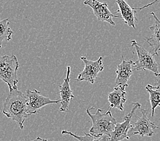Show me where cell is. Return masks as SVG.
<instances>
[{"mask_svg":"<svg viewBox=\"0 0 160 141\" xmlns=\"http://www.w3.org/2000/svg\"><path fill=\"white\" fill-rule=\"evenodd\" d=\"M28 102L26 94L18 89H12L10 90L3 106V115L17 122L21 129H23L24 122L29 116Z\"/></svg>","mask_w":160,"mask_h":141,"instance_id":"obj_1","label":"cell"},{"mask_svg":"<svg viewBox=\"0 0 160 141\" xmlns=\"http://www.w3.org/2000/svg\"><path fill=\"white\" fill-rule=\"evenodd\" d=\"M95 106L87 109V113L92 121V127L90 129V134L92 135H107L110 136L117 124V121L111 113V109L105 113H102L101 109H98L95 113H91L90 110Z\"/></svg>","mask_w":160,"mask_h":141,"instance_id":"obj_2","label":"cell"},{"mask_svg":"<svg viewBox=\"0 0 160 141\" xmlns=\"http://www.w3.org/2000/svg\"><path fill=\"white\" fill-rule=\"evenodd\" d=\"M18 68L19 63L14 54L0 56V79L6 83L10 90L18 89L17 71Z\"/></svg>","mask_w":160,"mask_h":141,"instance_id":"obj_3","label":"cell"},{"mask_svg":"<svg viewBox=\"0 0 160 141\" xmlns=\"http://www.w3.org/2000/svg\"><path fill=\"white\" fill-rule=\"evenodd\" d=\"M131 45L134 47L138 55V60L134 63V71H149L158 76L159 74V65L154 59L155 55L148 52L136 40L131 41Z\"/></svg>","mask_w":160,"mask_h":141,"instance_id":"obj_4","label":"cell"},{"mask_svg":"<svg viewBox=\"0 0 160 141\" xmlns=\"http://www.w3.org/2000/svg\"><path fill=\"white\" fill-rule=\"evenodd\" d=\"M81 60L85 64V68L83 71L79 73L78 78L75 80L77 82L85 81L93 84L98 73L102 72L104 68V66L102 63V57L100 56L95 61L89 60L85 56H81Z\"/></svg>","mask_w":160,"mask_h":141,"instance_id":"obj_5","label":"cell"},{"mask_svg":"<svg viewBox=\"0 0 160 141\" xmlns=\"http://www.w3.org/2000/svg\"><path fill=\"white\" fill-rule=\"evenodd\" d=\"M140 113L142 115L136 122L132 125V128L129 129L128 135H140L141 136H153L155 134L154 130L158 129L159 127L151 121L147 117V110L140 108Z\"/></svg>","mask_w":160,"mask_h":141,"instance_id":"obj_6","label":"cell"},{"mask_svg":"<svg viewBox=\"0 0 160 141\" xmlns=\"http://www.w3.org/2000/svg\"><path fill=\"white\" fill-rule=\"evenodd\" d=\"M140 107L141 105L139 102H134L133 103V107L131 111L128 113L127 115H125L123 118L124 121L123 122L117 123L115 129L109 137L108 141H121L125 139H129L128 132L132 127V125L131 124L132 117L136 110Z\"/></svg>","mask_w":160,"mask_h":141,"instance_id":"obj_7","label":"cell"},{"mask_svg":"<svg viewBox=\"0 0 160 141\" xmlns=\"http://www.w3.org/2000/svg\"><path fill=\"white\" fill-rule=\"evenodd\" d=\"M26 95L28 99V113L29 116L36 114L40 109L48 105L58 104L59 100H51L48 97H45L41 94L40 92L36 89L33 90H27Z\"/></svg>","mask_w":160,"mask_h":141,"instance_id":"obj_8","label":"cell"},{"mask_svg":"<svg viewBox=\"0 0 160 141\" xmlns=\"http://www.w3.org/2000/svg\"><path fill=\"white\" fill-rule=\"evenodd\" d=\"M84 4L89 6L92 8L95 16L99 21L106 22L112 25H115V22L113 21L112 18L114 17L120 18L111 13L106 2L102 3L98 0H86L84 2Z\"/></svg>","mask_w":160,"mask_h":141,"instance_id":"obj_9","label":"cell"},{"mask_svg":"<svg viewBox=\"0 0 160 141\" xmlns=\"http://www.w3.org/2000/svg\"><path fill=\"white\" fill-rule=\"evenodd\" d=\"M122 62L118 64L117 67V78L115 83L117 86H121L124 88L128 86V81L134 71V62L132 60H125L124 56H122Z\"/></svg>","mask_w":160,"mask_h":141,"instance_id":"obj_10","label":"cell"},{"mask_svg":"<svg viewBox=\"0 0 160 141\" xmlns=\"http://www.w3.org/2000/svg\"><path fill=\"white\" fill-rule=\"evenodd\" d=\"M70 66L67 67V73L65 78L62 84L59 85V94H60V103L61 106L59 110L62 112L68 111L69 110V105L70 101L74 98L75 96L73 94V92L71 90L70 82Z\"/></svg>","mask_w":160,"mask_h":141,"instance_id":"obj_11","label":"cell"},{"mask_svg":"<svg viewBox=\"0 0 160 141\" xmlns=\"http://www.w3.org/2000/svg\"><path fill=\"white\" fill-rule=\"evenodd\" d=\"M115 2L119 6V10L116 12L121 14L120 18L123 19L125 24L136 29V23L138 21L136 16L137 10L132 7L125 0H115Z\"/></svg>","mask_w":160,"mask_h":141,"instance_id":"obj_12","label":"cell"},{"mask_svg":"<svg viewBox=\"0 0 160 141\" xmlns=\"http://www.w3.org/2000/svg\"><path fill=\"white\" fill-rule=\"evenodd\" d=\"M151 14L154 18V25L149 27L151 32V36L145 37L144 40L152 48V52L155 55H158V51H160V20L156 16L155 12Z\"/></svg>","mask_w":160,"mask_h":141,"instance_id":"obj_13","label":"cell"},{"mask_svg":"<svg viewBox=\"0 0 160 141\" xmlns=\"http://www.w3.org/2000/svg\"><path fill=\"white\" fill-rule=\"evenodd\" d=\"M126 94L127 92L124 87L121 86L115 87L112 92L108 94V100L110 103L109 108H116L123 111L124 105L127 101Z\"/></svg>","mask_w":160,"mask_h":141,"instance_id":"obj_14","label":"cell"},{"mask_svg":"<svg viewBox=\"0 0 160 141\" xmlns=\"http://www.w3.org/2000/svg\"><path fill=\"white\" fill-rule=\"evenodd\" d=\"M145 89L149 93V100L151 105V117L155 115V109L158 106H160V86L147 85Z\"/></svg>","mask_w":160,"mask_h":141,"instance_id":"obj_15","label":"cell"},{"mask_svg":"<svg viewBox=\"0 0 160 141\" xmlns=\"http://www.w3.org/2000/svg\"><path fill=\"white\" fill-rule=\"evenodd\" d=\"M13 33V31L10 27L9 18H5L0 21V48L2 46L3 41H9L12 40Z\"/></svg>","mask_w":160,"mask_h":141,"instance_id":"obj_16","label":"cell"},{"mask_svg":"<svg viewBox=\"0 0 160 141\" xmlns=\"http://www.w3.org/2000/svg\"><path fill=\"white\" fill-rule=\"evenodd\" d=\"M62 134H68L74 137V139H77L78 141H108L109 136L103 134V135H92L87 134L85 132V136H78L71 132L68 130H62Z\"/></svg>","mask_w":160,"mask_h":141,"instance_id":"obj_17","label":"cell"},{"mask_svg":"<svg viewBox=\"0 0 160 141\" xmlns=\"http://www.w3.org/2000/svg\"><path fill=\"white\" fill-rule=\"evenodd\" d=\"M159 2H160V0H154L153 2H152L149 3H148V4L145 5V6H142V7H134V8H135V10H136L137 11H138V10H143V9H144V8H146V7H149V6H153V5L155 4V3H157Z\"/></svg>","mask_w":160,"mask_h":141,"instance_id":"obj_18","label":"cell"},{"mask_svg":"<svg viewBox=\"0 0 160 141\" xmlns=\"http://www.w3.org/2000/svg\"><path fill=\"white\" fill-rule=\"evenodd\" d=\"M19 141H21V140H19ZM23 141H27V140H23ZM29 141H48V140L41 138L40 136H38L35 139H33L32 140H29Z\"/></svg>","mask_w":160,"mask_h":141,"instance_id":"obj_19","label":"cell"},{"mask_svg":"<svg viewBox=\"0 0 160 141\" xmlns=\"http://www.w3.org/2000/svg\"><path fill=\"white\" fill-rule=\"evenodd\" d=\"M158 77L159 78V79H158V83H156V86H160V73H159V74L158 75Z\"/></svg>","mask_w":160,"mask_h":141,"instance_id":"obj_20","label":"cell"},{"mask_svg":"<svg viewBox=\"0 0 160 141\" xmlns=\"http://www.w3.org/2000/svg\"><path fill=\"white\" fill-rule=\"evenodd\" d=\"M159 120H160V118H159Z\"/></svg>","mask_w":160,"mask_h":141,"instance_id":"obj_21","label":"cell"}]
</instances>
